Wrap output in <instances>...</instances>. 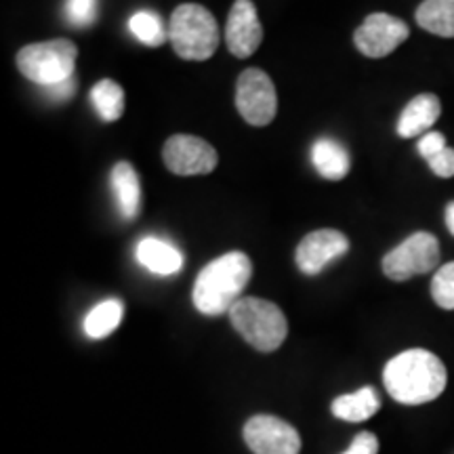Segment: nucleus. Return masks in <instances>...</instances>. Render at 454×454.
I'll use <instances>...</instances> for the list:
<instances>
[{
	"mask_svg": "<svg viewBox=\"0 0 454 454\" xmlns=\"http://www.w3.org/2000/svg\"><path fill=\"white\" fill-rule=\"evenodd\" d=\"M446 366L427 349H408L391 357L383 371V383L395 402L406 406L427 404L446 389Z\"/></svg>",
	"mask_w": 454,
	"mask_h": 454,
	"instance_id": "nucleus-1",
	"label": "nucleus"
},
{
	"mask_svg": "<svg viewBox=\"0 0 454 454\" xmlns=\"http://www.w3.org/2000/svg\"><path fill=\"white\" fill-rule=\"evenodd\" d=\"M253 276V263L248 254L231 251L211 261L196 278L192 301L204 316L230 314L242 299L244 288Z\"/></svg>",
	"mask_w": 454,
	"mask_h": 454,
	"instance_id": "nucleus-2",
	"label": "nucleus"
},
{
	"mask_svg": "<svg viewBox=\"0 0 454 454\" xmlns=\"http://www.w3.org/2000/svg\"><path fill=\"white\" fill-rule=\"evenodd\" d=\"M168 41L185 61H204L219 47V26L202 4L185 3L173 11L168 21Z\"/></svg>",
	"mask_w": 454,
	"mask_h": 454,
	"instance_id": "nucleus-3",
	"label": "nucleus"
},
{
	"mask_svg": "<svg viewBox=\"0 0 454 454\" xmlns=\"http://www.w3.org/2000/svg\"><path fill=\"white\" fill-rule=\"evenodd\" d=\"M231 326L251 348L263 354L276 351L288 334V322L276 303L257 297H242L231 308Z\"/></svg>",
	"mask_w": 454,
	"mask_h": 454,
	"instance_id": "nucleus-4",
	"label": "nucleus"
},
{
	"mask_svg": "<svg viewBox=\"0 0 454 454\" xmlns=\"http://www.w3.org/2000/svg\"><path fill=\"white\" fill-rule=\"evenodd\" d=\"M76 57V44L67 38H55V41L47 43L26 44L17 53V67L27 81L41 84L44 89L72 78Z\"/></svg>",
	"mask_w": 454,
	"mask_h": 454,
	"instance_id": "nucleus-5",
	"label": "nucleus"
},
{
	"mask_svg": "<svg viewBox=\"0 0 454 454\" xmlns=\"http://www.w3.org/2000/svg\"><path fill=\"white\" fill-rule=\"evenodd\" d=\"M440 263V242L429 231H417L383 257V274L394 282L429 274Z\"/></svg>",
	"mask_w": 454,
	"mask_h": 454,
	"instance_id": "nucleus-6",
	"label": "nucleus"
},
{
	"mask_svg": "<svg viewBox=\"0 0 454 454\" xmlns=\"http://www.w3.org/2000/svg\"><path fill=\"white\" fill-rule=\"evenodd\" d=\"M236 107L251 127H268L274 121L278 95L268 74L259 67H248L238 76Z\"/></svg>",
	"mask_w": 454,
	"mask_h": 454,
	"instance_id": "nucleus-7",
	"label": "nucleus"
},
{
	"mask_svg": "<svg viewBox=\"0 0 454 454\" xmlns=\"http://www.w3.org/2000/svg\"><path fill=\"white\" fill-rule=\"evenodd\" d=\"M162 160L170 173L179 177L208 175L217 168L215 147L194 135H173L162 147Z\"/></svg>",
	"mask_w": 454,
	"mask_h": 454,
	"instance_id": "nucleus-8",
	"label": "nucleus"
},
{
	"mask_svg": "<svg viewBox=\"0 0 454 454\" xmlns=\"http://www.w3.org/2000/svg\"><path fill=\"white\" fill-rule=\"evenodd\" d=\"M408 34L411 30H408L406 21L387 13H372L356 30L354 43L362 55L371 57V59H381V57L394 53L406 41Z\"/></svg>",
	"mask_w": 454,
	"mask_h": 454,
	"instance_id": "nucleus-9",
	"label": "nucleus"
},
{
	"mask_svg": "<svg viewBox=\"0 0 454 454\" xmlns=\"http://www.w3.org/2000/svg\"><path fill=\"white\" fill-rule=\"evenodd\" d=\"M244 442L254 454H299V431L271 414H257L244 425Z\"/></svg>",
	"mask_w": 454,
	"mask_h": 454,
	"instance_id": "nucleus-10",
	"label": "nucleus"
},
{
	"mask_svg": "<svg viewBox=\"0 0 454 454\" xmlns=\"http://www.w3.org/2000/svg\"><path fill=\"white\" fill-rule=\"evenodd\" d=\"M349 251L348 236L339 230H316L299 242L294 263L305 276H317L328 263Z\"/></svg>",
	"mask_w": 454,
	"mask_h": 454,
	"instance_id": "nucleus-11",
	"label": "nucleus"
},
{
	"mask_svg": "<svg viewBox=\"0 0 454 454\" xmlns=\"http://www.w3.org/2000/svg\"><path fill=\"white\" fill-rule=\"evenodd\" d=\"M261 41H263V26L253 0H236L225 24V43L230 53L240 59L251 57L259 49Z\"/></svg>",
	"mask_w": 454,
	"mask_h": 454,
	"instance_id": "nucleus-12",
	"label": "nucleus"
},
{
	"mask_svg": "<svg viewBox=\"0 0 454 454\" xmlns=\"http://www.w3.org/2000/svg\"><path fill=\"white\" fill-rule=\"evenodd\" d=\"M442 112L440 99L434 93L417 95L411 104L404 107L400 121H397V135L404 139L419 137L429 133V129L438 122Z\"/></svg>",
	"mask_w": 454,
	"mask_h": 454,
	"instance_id": "nucleus-13",
	"label": "nucleus"
},
{
	"mask_svg": "<svg viewBox=\"0 0 454 454\" xmlns=\"http://www.w3.org/2000/svg\"><path fill=\"white\" fill-rule=\"evenodd\" d=\"M137 259L145 270H150L156 276H173L184 268V257H181L179 248L154 236L139 240Z\"/></svg>",
	"mask_w": 454,
	"mask_h": 454,
	"instance_id": "nucleus-14",
	"label": "nucleus"
},
{
	"mask_svg": "<svg viewBox=\"0 0 454 454\" xmlns=\"http://www.w3.org/2000/svg\"><path fill=\"white\" fill-rule=\"evenodd\" d=\"M110 184L124 219H135L141 211V185L133 164L122 160L112 168Z\"/></svg>",
	"mask_w": 454,
	"mask_h": 454,
	"instance_id": "nucleus-15",
	"label": "nucleus"
},
{
	"mask_svg": "<svg viewBox=\"0 0 454 454\" xmlns=\"http://www.w3.org/2000/svg\"><path fill=\"white\" fill-rule=\"evenodd\" d=\"M311 164H314L317 175L328 181L345 179V175L351 168L349 152L331 137L317 139L311 145Z\"/></svg>",
	"mask_w": 454,
	"mask_h": 454,
	"instance_id": "nucleus-16",
	"label": "nucleus"
},
{
	"mask_svg": "<svg viewBox=\"0 0 454 454\" xmlns=\"http://www.w3.org/2000/svg\"><path fill=\"white\" fill-rule=\"evenodd\" d=\"M381 408V397H379L374 387H362L354 391V394H345L334 397L331 411L340 421L349 423H362L368 421L372 414L379 412Z\"/></svg>",
	"mask_w": 454,
	"mask_h": 454,
	"instance_id": "nucleus-17",
	"label": "nucleus"
},
{
	"mask_svg": "<svg viewBox=\"0 0 454 454\" xmlns=\"http://www.w3.org/2000/svg\"><path fill=\"white\" fill-rule=\"evenodd\" d=\"M417 24L435 36L454 38V0H423L417 9Z\"/></svg>",
	"mask_w": 454,
	"mask_h": 454,
	"instance_id": "nucleus-18",
	"label": "nucleus"
},
{
	"mask_svg": "<svg viewBox=\"0 0 454 454\" xmlns=\"http://www.w3.org/2000/svg\"><path fill=\"white\" fill-rule=\"evenodd\" d=\"M124 316V305L118 299H106L95 305L84 317V333L90 339H106L121 326Z\"/></svg>",
	"mask_w": 454,
	"mask_h": 454,
	"instance_id": "nucleus-19",
	"label": "nucleus"
},
{
	"mask_svg": "<svg viewBox=\"0 0 454 454\" xmlns=\"http://www.w3.org/2000/svg\"><path fill=\"white\" fill-rule=\"evenodd\" d=\"M90 104L95 106L101 121L114 122L124 112V90L118 82L104 78L90 89Z\"/></svg>",
	"mask_w": 454,
	"mask_h": 454,
	"instance_id": "nucleus-20",
	"label": "nucleus"
},
{
	"mask_svg": "<svg viewBox=\"0 0 454 454\" xmlns=\"http://www.w3.org/2000/svg\"><path fill=\"white\" fill-rule=\"evenodd\" d=\"M129 30L139 43L147 44V47H160V44L168 41V26H164L162 17L154 13V11L144 9L130 15Z\"/></svg>",
	"mask_w": 454,
	"mask_h": 454,
	"instance_id": "nucleus-21",
	"label": "nucleus"
},
{
	"mask_svg": "<svg viewBox=\"0 0 454 454\" xmlns=\"http://www.w3.org/2000/svg\"><path fill=\"white\" fill-rule=\"evenodd\" d=\"M431 297L442 309H454V261L435 271L431 280Z\"/></svg>",
	"mask_w": 454,
	"mask_h": 454,
	"instance_id": "nucleus-22",
	"label": "nucleus"
},
{
	"mask_svg": "<svg viewBox=\"0 0 454 454\" xmlns=\"http://www.w3.org/2000/svg\"><path fill=\"white\" fill-rule=\"evenodd\" d=\"M99 0H66L64 17L74 27H89L98 21Z\"/></svg>",
	"mask_w": 454,
	"mask_h": 454,
	"instance_id": "nucleus-23",
	"label": "nucleus"
},
{
	"mask_svg": "<svg viewBox=\"0 0 454 454\" xmlns=\"http://www.w3.org/2000/svg\"><path fill=\"white\" fill-rule=\"evenodd\" d=\"M427 164H429V168L438 175V177H442V179L454 177V150L452 147H444L440 154L429 158Z\"/></svg>",
	"mask_w": 454,
	"mask_h": 454,
	"instance_id": "nucleus-24",
	"label": "nucleus"
},
{
	"mask_svg": "<svg viewBox=\"0 0 454 454\" xmlns=\"http://www.w3.org/2000/svg\"><path fill=\"white\" fill-rule=\"evenodd\" d=\"M444 147H448L446 139L444 135L438 133V130H429V133H425L423 137L419 139V154H421L425 160H429V158L440 154Z\"/></svg>",
	"mask_w": 454,
	"mask_h": 454,
	"instance_id": "nucleus-25",
	"label": "nucleus"
},
{
	"mask_svg": "<svg viewBox=\"0 0 454 454\" xmlns=\"http://www.w3.org/2000/svg\"><path fill=\"white\" fill-rule=\"evenodd\" d=\"M377 452H379V440L374 438L372 434H368V431H362V434L356 435L354 442H351V446L343 454H377Z\"/></svg>",
	"mask_w": 454,
	"mask_h": 454,
	"instance_id": "nucleus-26",
	"label": "nucleus"
},
{
	"mask_svg": "<svg viewBox=\"0 0 454 454\" xmlns=\"http://www.w3.org/2000/svg\"><path fill=\"white\" fill-rule=\"evenodd\" d=\"M44 93H47V99L55 101V104H64V101H70L72 95L76 93V81L72 76L64 82L53 84V87H44Z\"/></svg>",
	"mask_w": 454,
	"mask_h": 454,
	"instance_id": "nucleus-27",
	"label": "nucleus"
},
{
	"mask_svg": "<svg viewBox=\"0 0 454 454\" xmlns=\"http://www.w3.org/2000/svg\"><path fill=\"white\" fill-rule=\"evenodd\" d=\"M444 219H446V225H448V230H450V234L454 236V202H450L446 207V215H444Z\"/></svg>",
	"mask_w": 454,
	"mask_h": 454,
	"instance_id": "nucleus-28",
	"label": "nucleus"
}]
</instances>
